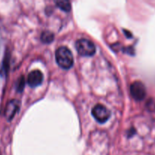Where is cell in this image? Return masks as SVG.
I'll list each match as a JSON object with an SVG mask.
<instances>
[{"instance_id": "cell-7", "label": "cell", "mask_w": 155, "mask_h": 155, "mask_svg": "<svg viewBox=\"0 0 155 155\" xmlns=\"http://www.w3.org/2000/svg\"><path fill=\"white\" fill-rule=\"evenodd\" d=\"M56 4L58 8L64 12H69L71 10V5L68 1H57L56 2Z\"/></svg>"}, {"instance_id": "cell-2", "label": "cell", "mask_w": 155, "mask_h": 155, "mask_svg": "<svg viewBox=\"0 0 155 155\" xmlns=\"http://www.w3.org/2000/svg\"><path fill=\"white\" fill-rule=\"evenodd\" d=\"M75 48L78 54L81 56L90 57L96 52V48L92 42L86 39H80L76 41Z\"/></svg>"}, {"instance_id": "cell-5", "label": "cell", "mask_w": 155, "mask_h": 155, "mask_svg": "<svg viewBox=\"0 0 155 155\" xmlns=\"http://www.w3.org/2000/svg\"><path fill=\"white\" fill-rule=\"evenodd\" d=\"M43 75L39 70L32 71L27 77V83L30 87L33 88L40 86L43 83Z\"/></svg>"}, {"instance_id": "cell-3", "label": "cell", "mask_w": 155, "mask_h": 155, "mask_svg": "<svg viewBox=\"0 0 155 155\" xmlns=\"http://www.w3.org/2000/svg\"><path fill=\"white\" fill-rule=\"evenodd\" d=\"M91 114H92L93 117L95 118L97 122L100 123V124H103V123L106 122L110 117V111L107 109V107H105L103 104H96L94 107H93L92 110H91Z\"/></svg>"}, {"instance_id": "cell-6", "label": "cell", "mask_w": 155, "mask_h": 155, "mask_svg": "<svg viewBox=\"0 0 155 155\" xmlns=\"http://www.w3.org/2000/svg\"><path fill=\"white\" fill-rule=\"evenodd\" d=\"M19 106L20 104L18 100H12L8 103L5 110V115L8 120H11L15 117V114L18 112L19 109Z\"/></svg>"}, {"instance_id": "cell-1", "label": "cell", "mask_w": 155, "mask_h": 155, "mask_svg": "<svg viewBox=\"0 0 155 155\" xmlns=\"http://www.w3.org/2000/svg\"><path fill=\"white\" fill-rule=\"evenodd\" d=\"M56 61L60 68L69 69L74 63L72 53L67 47H59L56 51Z\"/></svg>"}, {"instance_id": "cell-8", "label": "cell", "mask_w": 155, "mask_h": 155, "mask_svg": "<svg viewBox=\"0 0 155 155\" xmlns=\"http://www.w3.org/2000/svg\"><path fill=\"white\" fill-rule=\"evenodd\" d=\"M41 39L45 43H50L54 39V35L50 32H43L41 36Z\"/></svg>"}, {"instance_id": "cell-4", "label": "cell", "mask_w": 155, "mask_h": 155, "mask_svg": "<svg viewBox=\"0 0 155 155\" xmlns=\"http://www.w3.org/2000/svg\"><path fill=\"white\" fill-rule=\"evenodd\" d=\"M131 95L136 101H141L146 95V89L144 85L140 81H135L130 86Z\"/></svg>"}]
</instances>
